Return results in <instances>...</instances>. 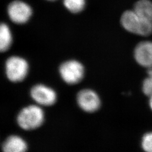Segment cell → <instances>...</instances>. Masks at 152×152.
<instances>
[{
  "label": "cell",
  "mask_w": 152,
  "mask_h": 152,
  "mask_svg": "<svg viewBox=\"0 0 152 152\" xmlns=\"http://www.w3.org/2000/svg\"><path fill=\"white\" fill-rule=\"evenodd\" d=\"M76 100L80 109L88 113L98 111L101 106V100L99 95L90 88L80 90L77 94Z\"/></svg>",
  "instance_id": "obj_5"
},
{
  "label": "cell",
  "mask_w": 152,
  "mask_h": 152,
  "mask_svg": "<svg viewBox=\"0 0 152 152\" xmlns=\"http://www.w3.org/2000/svg\"><path fill=\"white\" fill-rule=\"evenodd\" d=\"M150 97V100H149V105H150V107L152 109V95L151 96H149Z\"/></svg>",
  "instance_id": "obj_15"
},
{
  "label": "cell",
  "mask_w": 152,
  "mask_h": 152,
  "mask_svg": "<svg viewBox=\"0 0 152 152\" xmlns=\"http://www.w3.org/2000/svg\"><path fill=\"white\" fill-rule=\"evenodd\" d=\"M121 22L123 27L130 32L143 36L152 33V23L142 18L134 10L125 11Z\"/></svg>",
  "instance_id": "obj_2"
},
{
  "label": "cell",
  "mask_w": 152,
  "mask_h": 152,
  "mask_svg": "<svg viewBox=\"0 0 152 152\" xmlns=\"http://www.w3.org/2000/svg\"><path fill=\"white\" fill-rule=\"evenodd\" d=\"M12 34L10 28L7 24L2 23L0 27V50L5 52L11 46Z\"/></svg>",
  "instance_id": "obj_11"
},
{
  "label": "cell",
  "mask_w": 152,
  "mask_h": 152,
  "mask_svg": "<svg viewBox=\"0 0 152 152\" xmlns=\"http://www.w3.org/2000/svg\"><path fill=\"white\" fill-rule=\"evenodd\" d=\"M30 95L35 103L42 107H50L57 100V94L53 88L43 84H37L30 90Z\"/></svg>",
  "instance_id": "obj_6"
},
{
  "label": "cell",
  "mask_w": 152,
  "mask_h": 152,
  "mask_svg": "<svg viewBox=\"0 0 152 152\" xmlns=\"http://www.w3.org/2000/svg\"><path fill=\"white\" fill-rule=\"evenodd\" d=\"M45 113L37 104L29 105L22 108L16 117L18 126L24 130H36L43 125Z\"/></svg>",
  "instance_id": "obj_1"
},
{
  "label": "cell",
  "mask_w": 152,
  "mask_h": 152,
  "mask_svg": "<svg viewBox=\"0 0 152 152\" xmlns=\"http://www.w3.org/2000/svg\"><path fill=\"white\" fill-rule=\"evenodd\" d=\"M65 7L73 13L82 11L85 6V0H64Z\"/></svg>",
  "instance_id": "obj_12"
},
{
  "label": "cell",
  "mask_w": 152,
  "mask_h": 152,
  "mask_svg": "<svg viewBox=\"0 0 152 152\" xmlns=\"http://www.w3.org/2000/svg\"><path fill=\"white\" fill-rule=\"evenodd\" d=\"M6 75L9 81L12 82H22L27 76L29 65L23 58L13 56L6 60Z\"/></svg>",
  "instance_id": "obj_3"
},
{
  "label": "cell",
  "mask_w": 152,
  "mask_h": 152,
  "mask_svg": "<svg viewBox=\"0 0 152 152\" xmlns=\"http://www.w3.org/2000/svg\"><path fill=\"white\" fill-rule=\"evenodd\" d=\"M134 10L139 16L152 23V2L149 0H140L135 5Z\"/></svg>",
  "instance_id": "obj_10"
},
{
  "label": "cell",
  "mask_w": 152,
  "mask_h": 152,
  "mask_svg": "<svg viewBox=\"0 0 152 152\" xmlns=\"http://www.w3.org/2000/svg\"><path fill=\"white\" fill-rule=\"evenodd\" d=\"M2 149L3 152H27L28 144L22 137L12 135L8 136L4 141Z\"/></svg>",
  "instance_id": "obj_9"
},
{
  "label": "cell",
  "mask_w": 152,
  "mask_h": 152,
  "mask_svg": "<svg viewBox=\"0 0 152 152\" xmlns=\"http://www.w3.org/2000/svg\"><path fill=\"white\" fill-rule=\"evenodd\" d=\"M141 146L145 152H152V132L145 134L142 138Z\"/></svg>",
  "instance_id": "obj_14"
},
{
  "label": "cell",
  "mask_w": 152,
  "mask_h": 152,
  "mask_svg": "<svg viewBox=\"0 0 152 152\" xmlns=\"http://www.w3.org/2000/svg\"><path fill=\"white\" fill-rule=\"evenodd\" d=\"M49 1H54V0H49Z\"/></svg>",
  "instance_id": "obj_16"
},
{
  "label": "cell",
  "mask_w": 152,
  "mask_h": 152,
  "mask_svg": "<svg viewBox=\"0 0 152 152\" xmlns=\"http://www.w3.org/2000/svg\"><path fill=\"white\" fill-rule=\"evenodd\" d=\"M59 73L66 83L73 85L81 81L85 74V69L80 62L77 60H68L61 64Z\"/></svg>",
  "instance_id": "obj_4"
},
{
  "label": "cell",
  "mask_w": 152,
  "mask_h": 152,
  "mask_svg": "<svg viewBox=\"0 0 152 152\" xmlns=\"http://www.w3.org/2000/svg\"><path fill=\"white\" fill-rule=\"evenodd\" d=\"M11 21L16 24H24L28 22L32 14L30 6L21 1L12 2L7 9Z\"/></svg>",
  "instance_id": "obj_7"
},
{
  "label": "cell",
  "mask_w": 152,
  "mask_h": 152,
  "mask_svg": "<svg viewBox=\"0 0 152 152\" xmlns=\"http://www.w3.org/2000/svg\"><path fill=\"white\" fill-rule=\"evenodd\" d=\"M136 61L149 69L152 68V42L144 41L136 46L134 52Z\"/></svg>",
  "instance_id": "obj_8"
},
{
  "label": "cell",
  "mask_w": 152,
  "mask_h": 152,
  "mask_svg": "<svg viewBox=\"0 0 152 152\" xmlns=\"http://www.w3.org/2000/svg\"><path fill=\"white\" fill-rule=\"evenodd\" d=\"M142 91L148 96L152 95V68L148 71V77L142 83Z\"/></svg>",
  "instance_id": "obj_13"
}]
</instances>
